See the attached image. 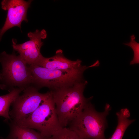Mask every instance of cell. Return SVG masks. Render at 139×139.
Returning <instances> with one entry per match:
<instances>
[{"instance_id": "obj_1", "label": "cell", "mask_w": 139, "mask_h": 139, "mask_svg": "<svg viewBox=\"0 0 139 139\" xmlns=\"http://www.w3.org/2000/svg\"><path fill=\"white\" fill-rule=\"evenodd\" d=\"M86 81L52 91L58 118L62 127H66L82 111L93 97L86 98L83 94Z\"/></svg>"}, {"instance_id": "obj_2", "label": "cell", "mask_w": 139, "mask_h": 139, "mask_svg": "<svg viewBox=\"0 0 139 139\" xmlns=\"http://www.w3.org/2000/svg\"><path fill=\"white\" fill-rule=\"evenodd\" d=\"M96 66L94 63L88 66H82L79 68L63 70L48 69L35 65H28L32 76L31 85L38 90L47 87L52 91L84 81L83 77L84 71L88 68Z\"/></svg>"}, {"instance_id": "obj_3", "label": "cell", "mask_w": 139, "mask_h": 139, "mask_svg": "<svg viewBox=\"0 0 139 139\" xmlns=\"http://www.w3.org/2000/svg\"><path fill=\"white\" fill-rule=\"evenodd\" d=\"M2 66L0 89L11 92L15 88L24 90L31 85L32 76L28 66L14 51L12 54H0Z\"/></svg>"}, {"instance_id": "obj_4", "label": "cell", "mask_w": 139, "mask_h": 139, "mask_svg": "<svg viewBox=\"0 0 139 139\" xmlns=\"http://www.w3.org/2000/svg\"><path fill=\"white\" fill-rule=\"evenodd\" d=\"M111 109L107 103L103 112H98L90 101L69 124L68 128L83 139H108L105 137L104 132L107 126L106 117Z\"/></svg>"}, {"instance_id": "obj_5", "label": "cell", "mask_w": 139, "mask_h": 139, "mask_svg": "<svg viewBox=\"0 0 139 139\" xmlns=\"http://www.w3.org/2000/svg\"><path fill=\"white\" fill-rule=\"evenodd\" d=\"M50 91V95L36 110L24 120L16 124L22 127L36 129L47 138L62 128L56 114L52 91Z\"/></svg>"}, {"instance_id": "obj_6", "label": "cell", "mask_w": 139, "mask_h": 139, "mask_svg": "<svg viewBox=\"0 0 139 139\" xmlns=\"http://www.w3.org/2000/svg\"><path fill=\"white\" fill-rule=\"evenodd\" d=\"M31 85L24 89L22 95H19L12 103L10 111L11 120L18 124L22 121L39 107L50 94L51 91L45 93Z\"/></svg>"}, {"instance_id": "obj_7", "label": "cell", "mask_w": 139, "mask_h": 139, "mask_svg": "<svg viewBox=\"0 0 139 139\" xmlns=\"http://www.w3.org/2000/svg\"><path fill=\"white\" fill-rule=\"evenodd\" d=\"M27 35L29 40L21 44H17L16 40L13 39L12 46L28 65H36L43 57L40 52L43 44L41 40L46 38L47 32L44 29H37L29 32Z\"/></svg>"}, {"instance_id": "obj_8", "label": "cell", "mask_w": 139, "mask_h": 139, "mask_svg": "<svg viewBox=\"0 0 139 139\" xmlns=\"http://www.w3.org/2000/svg\"><path fill=\"white\" fill-rule=\"evenodd\" d=\"M32 0H3L1 2L2 8L7 11L6 20L3 27L0 29V41L5 32L14 27L21 29V24L23 21L28 22L27 13Z\"/></svg>"}, {"instance_id": "obj_9", "label": "cell", "mask_w": 139, "mask_h": 139, "mask_svg": "<svg viewBox=\"0 0 139 139\" xmlns=\"http://www.w3.org/2000/svg\"><path fill=\"white\" fill-rule=\"evenodd\" d=\"M81 63L79 59L72 61L67 58L64 56L62 50L59 49L53 57L46 58L43 56L35 65L50 69L65 70L80 67L82 66Z\"/></svg>"}, {"instance_id": "obj_10", "label": "cell", "mask_w": 139, "mask_h": 139, "mask_svg": "<svg viewBox=\"0 0 139 139\" xmlns=\"http://www.w3.org/2000/svg\"><path fill=\"white\" fill-rule=\"evenodd\" d=\"M9 120V134L6 138L1 137V139H47L33 129L22 127L11 120Z\"/></svg>"}, {"instance_id": "obj_11", "label": "cell", "mask_w": 139, "mask_h": 139, "mask_svg": "<svg viewBox=\"0 0 139 139\" xmlns=\"http://www.w3.org/2000/svg\"><path fill=\"white\" fill-rule=\"evenodd\" d=\"M117 124L115 130L111 137L108 139H122L127 128L135 119H129L130 113L128 109H122L116 113Z\"/></svg>"}, {"instance_id": "obj_12", "label": "cell", "mask_w": 139, "mask_h": 139, "mask_svg": "<svg viewBox=\"0 0 139 139\" xmlns=\"http://www.w3.org/2000/svg\"><path fill=\"white\" fill-rule=\"evenodd\" d=\"M24 89L16 88L6 94L0 96V116L5 118V121L10 120V108L16 99Z\"/></svg>"}, {"instance_id": "obj_13", "label": "cell", "mask_w": 139, "mask_h": 139, "mask_svg": "<svg viewBox=\"0 0 139 139\" xmlns=\"http://www.w3.org/2000/svg\"><path fill=\"white\" fill-rule=\"evenodd\" d=\"M47 139H83L75 131L66 127H62Z\"/></svg>"}, {"instance_id": "obj_14", "label": "cell", "mask_w": 139, "mask_h": 139, "mask_svg": "<svg viewBox=\"0 0 139 139\" xmlns=\"http://www.w3.org/2000/svg\"><path fill=\"white\" fill-rule=\"evenodd\" d=\"M135 37L134 34L131 36L130 42L127 43H124V45L131 47L132 48L134 52L133 59L131 62V64L134 63H139V44L135 40Z\"/></svg>"}, {"instance_id": "obj_15", "label": "cell", "mask_w": 139, "mask_h": 139, "mask_svg": "<svg viewBox=\"0 0 139 139\" xmlns=\"http://www.w3.org/2000/svg\"><path fill=\"white\" fill-rule=\"evenodd\" d=\"M1 73H0V79H1Z\"/></svg>"}]
</instances>
